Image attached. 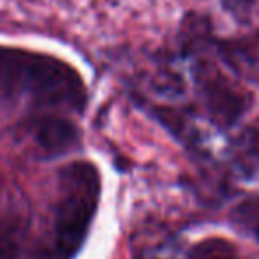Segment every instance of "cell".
I'll list each match as a JSON object with an SVG mask.
<instances>
[{
  "label": "cell",
  "mask_w": 259,
  "mask_h": 259,
  "mask_svg": "<svg viewBox=\"0 0 259 259\" xmlns=\"http://www.w3.org/2000/svg\"><path fill=\"white\" fill-rule=\"evenodd\" d=\"M227 259H233V257H227Z\"/></svg>",
  "instance_id": "5"
},
{
  "label": "cell",
  "mask_w": 259,
  "mask_h": 259,
  "mask_svg": "<svg viewBox=\"0 0 259 259\" xmlns=\"http://www.w3.org/2000/svg\"><path fill=\"white\" fill-rule=\"evenodd\" d=\"M257 238H259V226H257Z\"/></svg>",
  "instance_id": "4"
},
{
  "label": "cell",
  "mask_w": 259,
  "mask_h": 259,
  "mask_svg": "<svg viewBox=\"0 0 259 259\" xmlns=\"http://www.w3.org/2000/svg\"><path fill=\"white\" fill-rule=\"evenodd\" d=\"M57 211V250L69 259L82 247L100 197V176L93 163L75 162L61 174Z\"/></svg>",
  "instance_id": "2"
},
{
  "label": "cell",
  "mask_w": 259,
  "mask_h": 259,
  "mask_svg": "<svg viewBox=\"0 0 259 259\" xmlns=\"http://www.w3.org/2000/svg\"><path fill=\"white\" fill-rule=\"evenodd\" d=\"M22 96L45 107L82 108L85 103L75 68L50 55L0 47V100Z\"/></svg>",
  "instance_id": "1"
},
{
  "label": "cell",
  "mask_w": 259,
  "mask_h": 259,
  "mask_svg": "<svg viewBox=\"0 0 259 259\" xmlns=\"http://www.w3.org/2000/svg\"><path fill=\"white\" fill-rule=\"evenodd\" d=\"M34 141L47 153H62L78 142V130L61 115H45L34 122Z\"/></svg>",
  "instance_id": "3"
}]
</instances>
